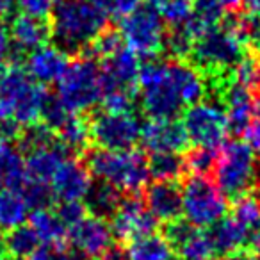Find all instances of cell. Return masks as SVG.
<instances>
[{
	"instance_id": "obj_1",
	"label": "cell",
	"mask_w": 260,
	"mask_h": 260,
	"mask_svg": "<svg viewBox=\"0 0 260 260\" xmlns=\"http://www.w3.org/2000/svg\"><path fill=\"white\" fill-rule=\"evenodd\" d=\"M139 102L152 119H175L203 100L207 82L194 64L180 59H150L138 79Z\"/></svg>"
},
{
	"instance_id": "obj_2",
	"label": "cell",
	"mask_w": 260,
	"mask_h": 260,
	"mask_svg": "<svg viewBox=\"0 0 260 260\" xmlns=\"http://www.w3.org/2000/svg\"><path fill=\"white\" fill-rule=\"evenodd\" d=\"M109 15L93 0H59L50 13V32L66 54H77L107 30Z\"/></svg>"
},
{
	"instance_id": "obj_3",
	"label": "cell",
	"mask_w": 260,
	"mask_h": 260,
	"mask_svg": "<svg viewBox=\"0 0 260 260\" xmlns=\"http://www.w3.org/2000/svg\"><path fill=\"white\" fill-rule=\"evenodd\" d=\"M48 96L45 86L30 79L25 68L9 66L0 77V121H15L20 126L38 125L47 107Z\"/></svg>"
},
{
	"instance_id": "obj_4",
	"label": "cell",
	"mask_w": 260,
	"mask_h": 260,
	"mask_svg": "<svg viewBox=\"0 0 260 260\" xmlns=\"http://www.w3.org/2000/svg\"><path fill=\"white\" fill-rule=\"evenodd\" d=\"M86 164L91 175L121 192H138L148 184L150 162L141 152L130 150H94Z\"/></svg>"
},
{
	"instance_id": "obj_5",
	"label": "cell",
	"mask_w": 260,
	"mask_h": 260,
	"mask_svg": "<svg viewBox=\"0 0 260 260\" xmlns=\"http://www.w3.org/2000/svg\"><path fill=\"white\" fill-rule=\"evenodd\" d=\"M246 41L242 38L239 18L217 25L196 38L191 57L200 72L223 73L232 70L244 55Z\"/></svg>"
},
{
	"instance_id": "obj_6",
	"label": "cell",
	"mask_w": 260,
	"mask_h": 260,
	"mask_svg": "<svg viewBox=\"0 0 260 260\" xmlns=\"http://www.w3.org/2000/svg\"><path fill=\"white\" fill-rule=\"evenodd\" d=\"M104 75L93 57H77L57 82V100L72 114H82L102 102Z\"/></svg>"
},
{
	"instance_id": "obj_7",
	"label": "cell",
	"mask_w": 260,
	"mask_h": 260,
	"mask_svg": "<svg viewBox=\"0 0 260 260\" xmlns=\"http://www.w3.org/2000/svg\"><path fill=\"white\" fill-rule=\"evenodd\" d=\"M214 177L216 185L226 198L237 200L249 194L258 178L255 152L244 141H226L217 152Z\"/></svg>"
},
{
	"instance_id": "obj_8",
	"label": "cell",
	"mask_w": 260,
	"mask_h": 260,
	"mask_svg": "<svg viewBox=\"0 0 260 260\" xmlns=\"http://www.w3.org/2000/svg\"><path fill=\"white\" fill-rule=\"evenodd\" d=\"M226 196L207 175H191L182 187V214L196 228L214 226L226 214Z\"/></svg>"
},
{
	"instance_id": "obj_9",
	"label": "cell",
	"mask_w": 260,
	"mask_h": 260,
	"mask_svg": "<svg viewBox=\"0 0 260 260\" xmlns=\"http://www.w3.org/2000/svg\"><path fill=\"white\" fill-rule=\"evenodd\" d=\"M119 36L138 55L153 57L166 45V22L153 4L143 6L119 22Z\"/></svg>"
},
{
	"instance_id": "obj_10",
	"label": "cell",
	"mask_w": 260,
	"mask_h": 260,
	"mask_svg": "<svg viewBox=\"0 0 260 260\" xmlns=\"http://www.w3.org/2000/svg\"><path fill=\"white\" fill-rule=\"evenodd\" d=\"M182 125L187 132L189 143L196 148L217 150L224 145L230 125L224 107L216 100H202L184 111Z\"/></svg>"
},
{
	"instance_id": "obj_11",
	"label": "cell",
	"mask_w": 260,
	"mask_h": 260,
	"mask_svg": "<svg viewBox=\"0 0 260 260\" xmlns=\"http://www.w3.org/2000/svg\"><path fill=\"white\" fill-rule=\"evenodd\" d=\"M91 139L102 150H130L141 141L143 125L132 112H100L93 118Z\"/></svg>"
},
{
	"instance_id": "obj_12",
	"label": "cell",
	"mask_w": 260,
	"mask_h": 260,
	"mask_svg": "<svg viewBox=\"0 0 260 260\" xmlns=\"http://www.w3.org/2000/svg\"><path fill=\"white\" fill-rule=\"evenodd\" d=\"M70 241L80 256L91 260H102L112 249L114 232L104 217L89 214L80 223L70 228Z\"/></svg>"
},
{
	"instance_id": "obj_13",
	"label": "cell",
	"mask_w": 260,
	"mask_h": 260,
	"mask_svg": "<svg viewBox=\"0 0 260 260\" xmlns=\"http://www.w3.org/2000/svg\"><path fill=\"white\" fill-rule=\"evenodd\" d=\"M166 239L178 253L180 260H210L216 253L210 232L192 224L175 221L166 226Z\"/></svg>"
},
{
	"instance_id": "obj_14",
	"label": "cell",
	"mask_w": 260,
	"mask_h": 260,
	"mask_svg": "<svg viewBox=\"0 0 260 260\" xmlns=\"http://www.w3.org/2000/svg\"><path fill=\"white\" fill-rule=\"evenodd\" d=\"M54 198L61 203L64 202H82L86 200L87 192L93 187L91 171L87 164L80 162L79 159H68L61 164L57 173L50 182Z\"/></svg>"
},
{
	"instance_id": "obj_15",
	"label": "cell",
	"mask_w": 260,
	"mask_h": 260,
	"mask_svg": "<svg viewBox=\"0 0 260 260\" xmlns=\"http://www.w3.org/2000/svg\"><path fill=\"white\" fill-rule=\"evenodd\" d=\"M155 223L157 219L150 214L145 203L138 198H126L121 200L116 212L112 214L111 226L114 237L128 242L141 235L152 234L155 230Z\"/></svg>"
},
{
	"instance_id": "obj_16",
	"label": "cell",
	"mask_w": 260,
	"mask_h": 260,
	"mask_svg": "<svg viewBox=\"0 0 260 260\" xmlns=\"http://www.w3.org/2000/svg\"><path fill=\"white\" fill-rule=\"evenodd\" d=\"M141 141L155 153H180L187 148L189 138L184 125L177 119H150L143 125Z\"/></svg>"
},
{
	"instance_id": "obj_17",
	"label": "cell",
	"mask_w": 260,
	"mask_h": 260,
	"mask_svg": "<svg viewBox=\"0 0 260 260\" xmlns=\"http://www.w3.org/2000/svg\"><path fill=\"white\" fill-rule=\"evenodd\" d=\"M139 55L128 47H119L116 52L104 59L102 75H104V89L118 87V89H134L141 72Z\"/></svg>"
},
{
	"instance_id": "obj_18",
	"label": "cell",
	"mask_w": 260,
	"mask_h": 260,
	"mask_svg": "<svg viewBox=\"0 0 260 260\" xmlns=\"http://www.w3.org/2000/svg\"><path fill=\"white\" fill-rule=\"evenodd\" d=\"M70 61L68 54L57 45H43L38 50L27 54L25 70L30 79L36 80L41 86L47 84H57L62 73L66 72Z\"/></svg>"
},
{
	"instance_id": "obj_19",
	"label": "cell",
	"mask_w": 260,
	"mask_h": 260,
	"mask_svg": "<svg viewBox=\"0 0 260 260\" xmlns=\"http://www.w3.org/2000/svg\"><path fill=\"white\" fill-rule=\"evenodd\" d=\"M66 159H68V150L59 141L27 150V155H25L27 180L50 185L54 175L57 173V170L61 168V164Z\"/></svg>"
},
{
	"instance_id": "obj_20",
	"label": "cell",
	"mask_w": 260,
	"mask_h": 260,
	"mask_svg": "<svg viewBox=\"0 0 260 260\" xmlns=\"http://www.w3.org/2000/svg\"><path fill=\"white\" fill-rule=\"evenodd\" d=\"M9 36L16 54H30L47 45L48 38L52 36L50 23L45 22V18H36L22 13L11 20Z\"/></svg>"
},
{
	"instance_id": "obj_21",
	"label": "cell",
	"mask_w": 260,
	"mask_h": 260,
	"mask_svg": "<svg viewBox=\"0 0 260 260\" xmlns=\"http://www.w3.org/2000/svg\"><path fill=\"white\" fill-rule=\"evenodd\" d=\"M145 205L157 221L175 223L182 216V189L175 182H155L146 191Z\"/></svg>"
},
{
	"instance_id": "obj_22",
	"label": "cell",
	"mask_w": 260,
	"mask_h": 260,
	"mask_svg": "<svg viewBox=\"0 0 260 260\" xmlns=\"http://www.w3.org/2000/svg\"><path fill=\"white\" fill-rule=\"evenodd\" d=\"M223 107L228 116V125L234 132H244L248 125L253 121L255 114V100L251 96V91L237 86L234 82H228L223 86Z\"/></svg>"
},
{
	"instance_id": "obj_23",
	"label": "cell",
	"mask_w": 260,
	"mask_h": 260,
	"mask_svg": "<svg viewBox=\"0 0 260 260\" xmlns=\"http://www.w3.org/2000/svg\"><path fill=\"white\" fill-rule=\"evenodd\" d=\"M27 184L25 159L11 141L0 139V192L6 189L22 191Z\"/></svg>"
},
{
	"instance_id": "obj_24",
	"label": "cell",
	"mask_w": 260,
	"mask_h": 260,
	"mask_svg": "<svg viewBox=\"0 0 260 260\" xmlns=\"http://www.w3.org/2000/svg\"><path fill=\"white\" fill-rule=\"evenodd\" d=\"M30 226L36 232L40 241L45 246H50V248L61 249L66 237L70 235V228L62 223L57 210H50V209L34 210L30 214Z\"/></svg>"
},
{
	"instance_id": "obj_25",
	"label": "cell",
	"mask_w": 260,
	"mask_h": 260,
	"mask_svg": "<svg viewBox=\"0 0 260 260\" xmlns=\"http://www.w3.org/2000/svg\"><path fill=\"white\" fill-rule=\"evenodd\" d=\"M210 237H212L216 251L224 253V255L239 251L242 249V246L251 242V234L234 216L223 217L219 223L214 224L210 230Z\"/></svg>"
},
{
	"instance_id": "obj_26",
	"label": "cell",
	"mask_w": 260,
	"mask_h": 260,
	"mask_svg": "<svg viewBox=\"0 0 260 260\" xmlns=\"http://www.w3.org/2000/svg\"><path fill=\"white\" fill-rule=\"evenodd\" d=\"M125 255L126 260H171L173 246L166 239V235L152 232L128 241Z\"/></svg>"
},
{
	"instance_id": "obj_27",
	"label": "cell",
	"mask_w": 260,
	"mask_h": 260,
	"mask_svg": "<svg viewBox=\"0 0 260 260\" xmlns=\"http://www.w3.org/2000/svg\"><path fill=\"white\" fill-rule=\"evenodd\" d=\"M30 207L20 191L6 189L0 192V228L4 232L23 226L29 219Z\"/></svg>"
},
{
	"instance_id": "obj_28",
	"label": "cell",
	"mask_w": 260,
	"mask_h": 260,
	"mask_svg": "<svg viewBox=\"0 0 260 260\" xmlns=\"http://www.w3.org/2000/svg\"><path fill=\"white\" fill-rule=\"evenodd\" d=\"M2 246L6 249V255H9L13 260H27L41 246V241L30 224L29 226L23 224L15 230L6 232Z\"/></svg>"
},
{
	"instance_id": "obj_29",
	"label": "cell",
	"mask_w": 260,
	"mask_h": 260,
	"mask_svg": "<svg viewBox=\"0 0 260 260\" xmlns=\"http://www.w3.org/2000/svg\"><path fill=\"white\" fill-rule=\"evenodd\" d=\"M223 6L219 0H196L194 4V15H192L191 22L185 25V29L196 38L202 34L212 30L217 27L223 20Z\"/></svg>"
},
{
	"instance_id": "obj_30",
	"label": "cell",
	"mask_w": 260,
	"mask_h": 260,
	"mask_svg": "<svg viewBox=\"0 0 260 260\" xmlns=\"http://www.w3.org/2000/svg\"><path fill=\"white\" fill-rule=\"evenodd\" d=\"M121 200H119V191L105 182L93 184L91 191L86 196V209L89 214L98 217H107L116 212Z\"/></svg>"
},
{
	"instance_id": "obj_31",
	"label": "cell",
	"mask_w": 260,
	"mask_h": 260,
	"mask_svg": "<svg viewBox=\"0 0 260 260\" xmlns=\"http://www.w3.org/2000/svg\"><path fill=\"white\" fill-rule=\"evenodd\" d=\"M59 143L68 152H82L91 139V125L80 114H72L57 130Z\"/></svg>"
},
{
	"instance_id": "obj_32",
	"label": "cell",
	"mask_w": 260,
	"mask_h": 260,
	"mask_svg": "<svg viewBox=\"0 0 260 260\" xmlns=\"http://www.w3.org/2000/svg\"><path fill=\"white\" fill-rule=\"evenodd\" d=\"M148 162L150 175L157 182H175L187 170V162L180 153H155Z\"/></svg>"
},
{
	"instance_id": "obj_33",
	"label": "cell",
	"mask_w": 260,
	"mask_h": 260,
	"mask_svg": "<svg viewBox=\"0 0 260 260\" xmlns=\"http://www.w3.org/2000/svg\"><path fill=\"white\" fill-rule=\"evenodd\" d=\"M196 0H155V8L166 23L173 29L185 27L194 15Z\"/></svg>"
},
{
	"instance_id": "obj_34",
	"label": "cell",
	"mask_w": 260,
	"mask_h": 260,
	"mask_svg": "<svg viewBox=\"0 0 260 260\" xmlns=\"http://www.w3.org/2000/svg\"><path fill=\"white\" fill-rule=\"evenodd\" d=\"M232 216L251 234V237L260 232V198L255 194H246L235 200Z\"/></svg>"
},
{
	"instance_id": "obj_35",
	"label": "cell",
	"mask_w": 260,
	"mask_h": 260,
	"mask_svg": "<svg viewBox=\"0 0 260 260\" xmlns=\"http://www.w3.org/2000/svg\"><path fill=\"white\" fill-rule=\"evenodd\" d=\"M232 82L248 91H260V57L242 55L232 68Z\"/></svg>"
},
{
	"instance_id": "obj_36",
	"label": "cell",
	"mask_w": 260,
	"mask_h": 260,
	"mask_svg": "<svg viewBox=\"0 0 260 260\" xmlns=\"http://www.w3.org/2000/svg\"><path fill=\"white\" fill-rule=\"evenodd\" d=\"M194 36L189 32L185 27H178V29H173L170 34L166 36V48L170 52V55L173 59H184L187 55H191L192 47H194Z\"/></svg>"
},
{
	"instance_id": "obj_37",
	"label": "cell",
	"mask_w": 260,
	"mask_h": 260,
	"mask_svg": "<svg viewBox=\"0 0 260 260\" xmlns=\"http://www.w3.org/2000/svg\"><path fill=\"white\" fill-rule=\"evenodd\" d=\"M102 104H104V109L107 112H116V114L132 112V107H134V91L109 87V89H104Z\"/></svg>"
},
{
	"instance_id": "obj_38",
	"label": "cell",
	"mask_w": 260,
	"mask_h": 260,
	"mask_svg": "<svg viewBox=\"0 0 260 260\" xmlns=\"http://www.w3.org/2000/svg\"><path fill=\"white\" fill-rule=\"evenodd\" d=\"M23 194V198L27 200L30 209H48L50 203L54 202V192L48 184H40V182L27 180V184L23 185V189L20 191Z\"/></svg>"
},
{
	"instance_id": "obj_39",
	"label": "cell",
	"mask_w": 260,
	"mask_h": 260,
	"mask_svg": "<svg viewBox=\"0 0 260 260\" xmlns=\"http://www.w3.org/2000/svg\"><path fill=\"white\" fill-rule=\"evenodd\" d=\"M217 160V150L212 148H194L187 155V170L192 171V175H207L209 171H214Z\"/></svg>"
},
{
	"instance_id": "obj_40",
	"label": "cell",
	"mask_w": 260,
	"mask_h": 260,
	"mask_svg": "<svg viewBox=\"0 0 260 260\" xmlns=\"http://www.w3.org/2000/svg\"><path fill=\"white\" fill-rule=\"evenodd\" d=\"M70 116H72V112H70L68 109H66L64 105L57 100V98H50L48 104H47V107H45L41 119H43V125H47L50 130L57 132V130L64 125L66 119H68Z\"/></svg>"
},
{
	"instance_id": "obj_41",
	"label": "cell",
	"mask_w": 260,
	"mask_h": 260,
	"mask_svg": "<svg viewBox=\"0 0 260 260\" xmlns=\"http://www.w3.org/2000/svg\"><path fill=\"white\" fill-rule=\"evenodd\" d=\"M119 47H123V40L119 36V32H114V30H105L100 38L93 43L91 50L96 57L105 59L107 55H111L112 52H116Z\"/></svg>"
},
{
	"instance_id": "obj_42",
	"label": "cell",
	"mask_w": 260,
	"mask_h": 260,
	"mask_svg": "<svg viewBox=\"0 0 260 260\" xmlns=\"http://www.w3.org/2000/svg\"><path fill=\"white\" fill-rule=\"evenodd\" d=\"M59 0H16V6L22 9L23 15L36 16V18H47L54 11Z\"/></svg>"
},
{
	"instance_id": "obj_43",
	"label": "cell",
	"mask_w": 260,
	"mask_h": 260,
	"mask_svg": "<svg viewBox=\"0 0 260 260\" xmlns=\"http://www.w3.org/2000/svg\"><path fill=\"white\" fill-rule=\"evenodd\" d=\"M86 212H87V209H86V205H82V202H64V203H61L57 209L59 217H61L62 223L68 228H73L77 223H80V221L87 216Z\"/></svg>"
},
{
	"instance_id": "obj_44",
	"label": "cell",
	"mask_w": 260,
	"mask_h": 260,
	"mask_svg": "<svg viewBox=\"0 0 260 260\" xmlns=\"http://www.w3.org/2000/svg\"><path fill=\"white\" fill-rule=\"evenodd\" d=\"M239 25H241V32L246 45L260 48V16L239 18Z\"/></svg>"
},
{
	"instance_id": "obj_45",
	"label": "cell",
	"mask_w": 260,
	"mask_h": 260,
	"mask_svg": "<svg viewBox=\"0 0 260 260\" xmlns=\"http://www.w3.org/2000/svg\"><path fill=\"white\" fill-rule=\"evenodd\" d=\"M139 8H143V0H111L107 13L123 20L132 13H136Z\"/></svg>"
},
{
	"instance_id": "obj_46",
	"label": "cell",
	"mask_w": 260,
	"mask_h": 260,
	"mask_svg": "<svg viewBox=\"0 0 260 260\" xmlns=\"http://www.w3.org/2000/svg\"><path fill=\"white\" fill-rule=\"evenodd\" d=\"M242 134H244L246 145H248L255 153H260V119L258 118L253 119Z\"/></svg>"
},
{
	"instance_id": "obj_47",
	"label": "cell",
	"mask_w": 260,
	"mask_h": 260,
	"mask_svg": "<svg viewBox=\"0 0 260 260\" xmlns=\"http://www.w3.org/2000/svg\"><path fill=\"white\" fill-rule=\"evenodd\" d=\"M11 48L13 45H11V36H9V29L0 22V64L11 54Z\"/></svg>"
},
{
	"instance_id": "obj_48",
	"label": "cell",
	"mask_w": 260,
	"mask_h": 260,
	"mask_svg": "<svg viewBox=\"0 0 260 260\" xmlns=\"http://www.w3.org/2000/svg\"><path fill=\"white\" fill-rule=\"evenodd\" d=\"M55 249H57V248H50V246L41 244L40 248H38L36 251H34L32 255H30L27 260H52V256H54Z\"/></svg>"
},
{
	"instance_id": "obj_49",
	"label": "cell",
	"mask_w": 260,
	"mask_h": 260,
	"mask_svg": "<svg viewBox=\"0 0 260 260\" xmlns=\"http://www.w3.org/2000/svg\"><path fill=\"white\" fill-rule=\"evenodd\" d=\"M241 6L248 16H260V0H241Z\"/></svg>"
},
{
	"instance_id": "obj_50",
	"label": "cell",
	"mask_w": 260,
	"mask_h": 260,
	"mask_svg": "<svg viewBox=\"0 0 260 260\" xmlns=\"http://www.w3.org/2000/svg\"><path fill=\"white\" fill-rule=\"evenodd\" d=\"M15 8H16V0H0V20L11 16Z\"/></svg>"
},
{
	"instance_id": "obj_51",
	"label": "cell",
	"mask_w": 260,
	"mask_h": 260,
	"mask_svg": "<svg viewBox=\"0 0 260 260\" xmlns=\"http://www.w3.org/2000/svg\"><path fill=\"white\" fill-rule=\"evenodd\" d=\"M226 260H258L255 251H246V249H239L230 255H226Z\"/></svg>"
},
{
	"instance_id": "obj_52",
	"label": "cell",
	"mask_w": 260,
	"mask_h": 260,
	"mask_svg": "<svg viewBox=\"0 0 260 260\" xmlns=\"http://www.w3.org/2000/svg\"><path fill=\"white\" fill-rule=\"evenodd\" d=\"M102 260H126V255L121 251H118V249H111Z\"/></svg>"
},
{
	"instance_id": "obj_53",
	"label": "cell",
	"mask_w": 260,
	"mask_h": 260,
	"mask_svg": "<svg viewBox=\"0 0 260 260\" xmlns=\"http://www.w3.org/2000/svg\"><path fill=\"white\" fill-rule=\"evenodd\" d=\"M219 2L224 9H235L239 4H241V0H219Z\"/></svg>"
},
{
	"instance_id": "obj_54",
	"label": "cell",
	"mask_w": 260,
	"mask_h": 260,
	"mask_svg": "<svg viewBox=\"0 0 260 260\" xmlns=\"http://www.w3.org/2000/svg\"><path fill=\"white\" fill-rule=\"evenodd\" d=\"M93 2H94L96 6H100V8H104L105 11H107L109 4H111V0H93Z\"/></svg>"
},
{
	"instance_id": "obj_55",
	"label": "cell",
	"mask_w": 260,
	"mask_h": 260,
	"mask_svg": "<svg viewBox=\"0 0 260 260\" xmlns=\"http://www.w3.org/2000/svg\"><path fill=\"white\" fill-rule=\"evenodd\" d=\"M255 116L260 119V94L255 98Z\"/></svg>"
},
{
	"instance_id": "obj_56",
	"label": "cell",
	"mask_w": 260,
	"mask_h": 260,
	"mask_svg": "<svg viewBox=\"0 0 260 260\" xmlns=\"http://www.w3.org/2000/svg\"><path fill=\"white\" fill-rule=\"evenodd\" d=\"M0 260H13L9 255H6V253H0Z\"/></svg>"
},
{
	"instance_id": "obj_57",
	"label": "cell",
	"mask_w": 260,
	"mask_h": 260,
	"mask_svg": "<svg viewBox=\"0 0 260 260\" xmlns=\"http://www.w3.org/2000/svg\"><path fill=\"white\" fill-rule=\"evenodd\" d=\"M0 77H2V64H0Z\"/></svg>"
},
{
	"instance_id": "obj_58",
	"label": "cell",
	"mask_w": 260,
	"mask_h": 260,
	"mask_svg": "<svg viewBox=\"0 0 260 260\" xmlns=\"http://www.w3.org/2000/svg\"><path fill=\"white\" fill-rule=\"evenodd\" d=\"M210 260H216V258H210Z\"/></svg>"
},
{
	"instance_id": "obj_59",
	"label": "cell",
	"mask_w": 260,
	"mask_h": 260,
	"mask_svg": "<svg viewBox=\"0 0 260 260\" xmlns=\"http://www.w3.org/2000/svg\"><path fill=\"white\" fill-rule=\"evenodd\" d=\"M171 260H175V258H171Z\"/></svg>"
}]
</instances>
